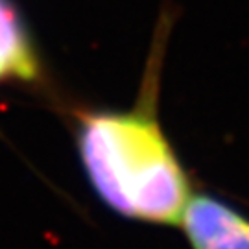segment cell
I'll use <instances>...</instances> for the list:
<instances>
[{
  "mask_svg": "<svg viewBox=\"0 0 249 249\" xmlns=\"http://www.w3.org/2000/svg\"><path fill=\"white\" fill-rule=\"evenodd\" d=\"M190 249H249V218L213 194H197L178 225Z\"/></svg>",
  "mask_w": 249,
  "mask_h": 249,
  "instance_id": "cell-2",
  "label": "cell"
},
{
  "mask_svg": "<svg viewBox=\"0 0 249 249\" xmlns=\"http://www.w3.org/2000/svg\"><path fill=\"white\" fill-rule=\"evenodd\" d=\"M155 85L157 78L131 109L81 113L76 146L83 174L107 211L129 222L178 227L194 188L160 127Z\"/></svg>",
  "mask_w": 249,
  "mask_h": 249,
  "instance_id": "cell-1",
  "label": "cell"
},
{
  "mask_svg": "<svg viewBox=\"0 0 249 249\" xmlns=\"http://www.w3.org/2000/svg\"><path fill=\"white\" fill-rule=\"evenodd\" d=\"M37 72L36 52L17 11L6 0H0V81H32Z\"/></svg>",
  "mask_w": 249,
  "mask_h": 249,
  "instance_id": "cell-3",
  "label": "cell"
}]
</instances>
